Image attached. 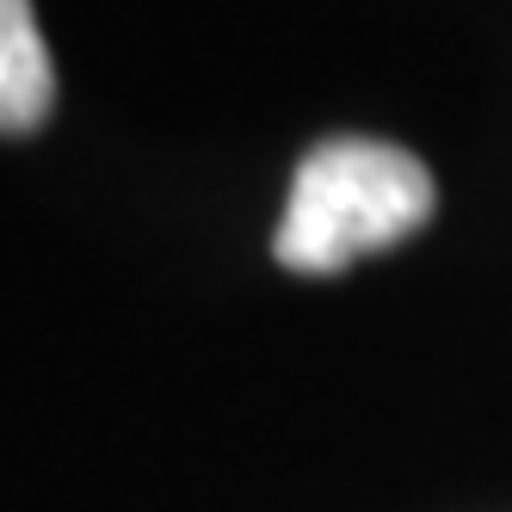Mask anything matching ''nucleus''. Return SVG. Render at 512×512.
<instances>
[{
    "label": "nucleus",
    "mask_w": 512,
    "mask_h": 512,
    "mask_svg": "<svg viewBox=\"0 0 512 512\" xmlns=\"http://www.w3.org/2000/svg\"><path fill=\"white\" fill-rule=\"evenodd\" d=\"M432 198V173L395 142H315L290 179L272 253L290 272H346L364 253L408 241L432 216Z\"/></svg>",
    "instance_id": "f257e3e1"
},
{
    "label": "nucleus",
    "mask_w": 512,
    "mask_h": 512,
    "mask_svg": "<svg viewBox=\"0 0 512 512\" xmlns=\"http://www.w3.org/2000/svg\"><path fill=\"white\" fill-rule=\"evenodd\" d=\"M56 105V68L31 0H0V130H38Z\"/></svg>",
    "instance_id": "f03ea898"
}]
</instances>
